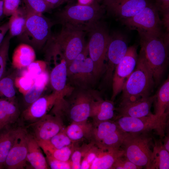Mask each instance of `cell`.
Segmentation results:
<instances>
[{"instance_id": "1", "label": "cell", "mask_w": 169, "mask_h": 169, "mask_svg": "<svg viewBox=\"0 0 169 169\" xmlns=\"http://www.w3.org/2000/svg\"><path fill=\"white\" fill-rule=\"evenodd\" d=\"M100 98L99 93L92 89L74 88L67 95L57 99L52 112L62 120L67 117L71 122L86 121L90 117L92 102Z\"/></svg>"}, {"instance_id": "2", "label": "cell", "mask_w": 169, "mask_h": 169, "mask_svg": "<svg viewBox=\"0 0 169 169\" xmlns=\"http://www.w3.org/2000/svg\"><path fill=\"white\" fill-rule=\"evenodd\" d=\"M139 35L140 51L152 71L156 86L160 83L167 65L169 34L159 36Z\"/></svg>"}, {"instance_id": "3", "label": "cell", "mask_w": 169, "mask_h": 169, "mask_svg": "<svg viewBox=\"0 0 169 169\" xmlns=\"http://www.w3.org/2000/svg\"><path fill=\"white\" fill-rule=\"evenodd\" d=\"M154 86L152 71L140 51L135 68L124 84L120 103L133 102L149 97Z\"/></svg>"}, {"instance_id": "4", "label": "cell", "mask_w": 169, "mask_h": 169, "mask_svg": "<svg viewBox=\"0 0 169 169\" xmlns=\"http://www.w3.org/2000/svg\"><path fill=\"white\" fill-rule=\"evenodd\" d=\"M105 8L96 1L91 5L67 6L57 14L62 27L87 32L100 21Z\"/></svg>"}, {"instance_id": "5", "label": "cell", "mask_w": 169, "mask_h": 169, "mask_svg": "<svg viewBox=\"0 0 169 169\" xmlns=\"http://www.w3.org/2000/svg\"><path fill=\"white\" fill-rule=\"evenodd\" d=\"M85 32L62 27L60 32L52 36L45 47L59 54L69 65L83 50L86 44L84 41Z\"/></svg>"}, {"instance_id": "6", "label": "cell", "mask_w": 169, "mask_h": 169, "mask_svg": "<svg viewBox=\"0 0 169 169\" xmlns=\"http://www.w3.org/2000/svg\"><path fill=\"white\" fill-rule=\"evenodd\" d=\"M149 132L126 133L121 146L129 161L147 169H151L154 144Z\"/></svg>"}, {"instance_id": "7", "label": "cell", "mask_w": 169, "mask_h": 169, "mask_svg": "<svg viewBox=\"0 0 169 169\" xmlns=\"http://www.w3.org/2000/svg\"><path fill=\"white\" fill-rule=\"evenodd\" d=\"M88 33V53L93 63L94 74L97 80L105 70V62L110 34L107 26L101 21L95 24Z\"/></svg>"}, {"instance_id": "8", "label": "cell", "mask_w": 169, "mask_h": 169, "mask_svg": "<svg viewBox=\"0 0 169 169\" xmlns=\"http://www.w3.org/2000/svg\"><path fill=\"white\" fill-rule=\"evenodd\" d=\"M89 54L87 44L82 52L67 66V85L73 88L91 89L97 81L93 73V63Z\"/></svg>"}, {"instance_id": "9", "label": "cell", "mask_w": 169, "mask_h": 169, "mask_svg": "<svg viewBox=\"0 0 169 169\" xmlns=\"http://www.w3.org/2000/svg\"><path fill=\"white\" fill-rule=\"evenodd\" d=\"M28 11L24 30L18 37L23 43L40 49L51 35V28L52 23L42 14Z\"/></svg>"}, {"instance_id": "10", "label": "cell", "mask_w": 169, "mask_h": 169, "mask_svg": "<svg viewBox=\"0 0 169 169\" xmlns=\"http://www.w3.org/2000/svg\"><path fill=\"white\" fill-rule=\"evenodd\" d=\"M130 30L137 31L139 34L162 35V22L158 11L152 1L135 16L120 20Z\"/></svg>"}, {"instance_id": "11", "label": "cell", "mask_w": 169, "mask_h": 169, "mask_svg": "<svg viewBox=\"0 0 169 169\" xmlns=\"http://www.w3.org/2000/svg\"><path fill=\"white\" fill-rule=\"evenodd\" d=\"M91 142L103 149L121 148L126 133L111 120L93 123Z\"/></svg>"}, {"instance_id": "12", "label": "cell", "mask_w": 169, "mask_h": 169, "mask_svg": "<svg viewBox=\"0 0 169 169\" xmlns=\"http://www.w3.org/2000/svg\"><path fill=\"white\" fill-rule=\"evenodd\" d=\"M115 121L120 129L125 133L150 132L154 130L161 138L164 135L166 123L154 114L141 118L117 117Z\"/></svg>"}, {"instance_id": "13", "label": "cell", "mask_w": 169, "mask_h": 169, "mask_svg": "<svg viewBox=\"0 0 169 169\" xmlns=\"http://www.w3.org/2000/svg\"><path fill=\"white\" fill-rule=\"evenodd\" d=\"M128 47L127 39L124 35L118 32L110 34L104 78V81L106 84H112L115 70L125 55Z\"/></svg>"}, {"instance_id": "14", "label": "cell", "mask_w": 169, "mask_h": 169, "mask_svg": "<svg viewBox=\"0 0 169 169\" xmlns=\"http://www.w3.org/2000/svg\"><path fill=\"white\" fill-rule=\"evenodd\" d=\"M137 49V46L135 44L129 46L125 55L115 70L111 84V100L112 101L121 92L125 81L135 68L138 57Z\"/></svg>"}, {"instance_id": "15", "label": "cell", "mask_w": 169, "mask_h": 169, "mask_svg": "<svg viewBox=\"0 0 169 169\" xmlns=\"http://www.w3.org/2000/svg\"><path fill=\"white\" fill-rule=\"evenodd\" d=\"M28 135L25 127L19 125L13 145L6 159L4 168L23 169L26 167L28 162Z\"/></svg>"}, {"instance_id": "16", "label": "cell", "mask_w": 169, "mask_h": 169, "mask_svg": "<svg viewBox=\"0 0 169 169\" xmlns=\"http://www.w3.org/2000/svg\"><path fill=\"white\" fill-rule=\"evenodd\" d=\"M24 126L37 141L48 140L64 128L61 118L47 114L37 121Z\"/></svg>"}, {"instance_id": "17", "label": "cell", "mask_w": 169, "mask_h": 169, "mask_svg": "<svg viewBox=\"0 0 169 169\" xmlns=\"http://www.w3.org/2000/svg\"><path fill=\"white\" fill-rule=\"evenodd\" d=\"M152 0H106L103 6L109 13L119 19L133 17L149 4Z\"/></svg>"}, {"instance_id": "18", "label": "cell", "mask_w": 169, "mask_h": 169, "mask_svg": "<svg viewBox=\"0 0 169 169\" xmlns=\"http://www.w3.org/2000/svg\"><path fill=\"white\" fill-rule=\"evenodd\" d=\"M60 97V95L54 92L50 95L41 96L21 114L19 120L21 125H25L26 126L41 119L47 114L57 99Z\"/></svg>"}, {"instance_id": "19", "label": "cell", "mask_w": 169, "mask_h": 169, "mask_svg": "<svg viewBox=\"0 0 169 169\" xmlns=\"http://www.w3.org/2000/svg\"><path fill=\"white\" fill-rule=\"evenodd\" d=\"M154 97V95L133 102L120 103L118 107L115 109L119 113L117 117L141 118L152 115L151 108Z\"/></svg>"}, {"instance_id": "20", "label": "cell", "mask_w": 169, "mask_h": 169, "mask_svg": "<svg viewBox=\"0 0 169 169\" xmlns=\"http://www.w3.org/2000/svg\"><path fill=\"white\" fill-rule=\"evenodd\" d=\"M53 60L54 66L49 76L52 87L55 92L62 96L70 93L74 89L66 85L67 81V65L65 60L60 57Z\"/></svg>"}, {"instance_id": "21", "label": "cell", "mask_w": 169, "mask_h": 169, "mask_svg": "<svg viewBox=\"0 0 169 169\" xmlns=\"http://www.w3.org/2000/svg\"><path fill=\"white\" fill-rule=\"evenodd\" d=\"M115 109L113 101L100 98L92 102L90 117L93 119V123L111 120L114 116Z\"/></svg>"}, {"instance_id": "22", "label": "cell", "mask_w": 169, "mask_h": 169, "mask_svg": "<svg viewBox=\"0 0 169 169\" xmlns=\"http://www.w3.org/2000/svg\"><path fill=\"white\" fill-rule=\"evenodd\" d=\"M21 114L15 101L0 98V129L15 125L19 121Z\"/></svg>"}, {"instance_id": "23", "label": "cell", "mask_w": 169, "mask_h": 169, "mask_svg": "<svg viewBox=\"0 0 169 169\" xmlns=\"http://www.w3.org/2000/svg\"><path fill=\"white\" fill-rule=\"evenodd\" d=\"M155 114L162 121L166 123L169 114V77L154 95Z\"/></svg>"}, {"instance_id": "24", "label": "cell", "mask_w": 169, "mask_h": 169, "mask_svg": "<svg viewBox=\"0 0 169 169\" xmlns=\"http://www.w3.org/2000/svg\"><path fill=\"white\" fill-rule=\"evenodd\" d=\"M124 150L121 148L109 149L100 148L90 169H111L116 160L124 155Z\"/></svg>"}, {"instance_id": "25", "label": "cell", "mask_w": 169, "mask_h": 169, "mask_svg": "<svg viewBox=\"0 0 169 169\" xmlns=\"http://www.w3.org/2000/svg\"><path fill=\"white\" fill-rule=\"evenodd\" d=\"M41 148L36 140L28 133L27 139L28 162L34 169H48L47 161Z\"/></svg>"}, {"instance_id": "26", "label": "cell", "mask_w": 169, "mask_h": 169, "mask_svg": "<svg viewBox=\"0 0 169 169\" xmlns=\"http://www.w3.org/2000/svg\"><path fill=\"white\" fill-rule=\"evenodd\" d=\"M36 54L33 48L31 46L22 43L14 49L12 57V65L13 67L20 69L27 67L34 61Z\"/></svg>"}, {"instance_id": "27", "label": "cell", "mask_w": 169, "mask_h": 169, "mask_svg": "<svg viewBox=\"0 0 169 169\" xmlns=\"http://www.w3.org/2000/svg\"><path fill=\"white\" fill-rule=\"evenodd\" d=\"M16 124L0 129V169L4 168L5 162L13 145L18 126Z\"/></svg>"}, {"instance_id": "28", "label": "cell", "mask_w": 169, "mask_h": 169, "mask_svg": "<svg viewBox=\"0 0 169 169\" xmlns=\"http://www.w3.org/2000/svg\"><path fill=\"white\" fill-rule=\"evenodd\" d=\"M93 129V124L87 121L81 122H72L64 128L69 137L75 143L84 138L90 139Z\"/></svg>"}, {"instance_id": "29", "label": "cell", "mask_w": 169, "mask_h": 169, "mask_svg": "<svg viewBox=\"0 0 169 169\" xmlns=\"http://www.w3.org/2000/svg\"><path fill=\"white\" fill-rule=\"evenodd\" d=\"M49 79V75L47 71L34 79L33 85L23 95L26 108L41 96Z\"/></svg>"}, {"instance_id": "30", "label": "cell", "mask_w": 169, "mask_h": 169, "mask_svg": "<svg viewBox=\"0 0 169 169\" xmlns=\"http://www.w3.org/2000/svg\"><path fill=\"white\" fill-rule=\"evenodd\" d=\"M28 13L24 6L19 7L10 17L8 21L9 34L12 38L18 36L24 30Z\"/></svg>"}, {"instance_id": "31", "label": "cell", "mask_w": 169, "mask_h": 169, "mask_svg": "<svg viewBox=\"0 0 169 169\" xmlns=\"http://www.w3.org/2000/svg\"><path fill=\"white\" fill-rule=\"evenodd\" d=\"M169 169V152L164 147L161 141L154 144L151 169Z\"/></svg>"}, {"instance_id": "32", "label": "cell", "mask_w": 169, "mask_h": 169, "mask_svg": "<svg viewBox=\"0 0 169 169\" xmlns=\"http://www.w3.org/2000/svg\"><path fill=\"white\" fill-rule=\"evenodd\" d=\"M37 141L46 155L50 156L63 161H69L72 153L76 147L74 144L62 148H55L50 146L44 141Z\"/></svg>"}, {"instance_id": "33", "label": "cell", "mask_w": 169, "mask_h": 169, "mask_svg": "<svg viewBox=\"0 0 169 169\" xmlns=\"http://www.w3.org/2000/svg\"><path fill=\"white\" fill-rule=\"evenodd\" d=\"M15 74L6 75L0 80V98L15 101L16 91L15 85Z\"/></svg>"}, {"instance_id": "34", "label": "cell", "mask_w": 169, "mask_h": 169, "mask_svg": "<svg viewBox=\"0 0 169 169\" xmlns=\"http://www.w3.org/2000/svg\"><path fill=\"white\" fill-rule=\"evenodd\" d=\"M11 38L9 34H8L0 44V80L6 74V67Z\"/></svg>"}, {"instance_id": "35", "label": "cell", "mask_w": 169, "mask_h": 169, "mask_svg": "<svg viewBox=\"0 0 169 169\" xmlns=\"http://www.w3.org/2000/svg\"><path fill=\"white\" fill-rule=\"evenodd\" d=\"M64 128L49 140L44 141L52 147L58 149L74 144L66 134Z\"/></svg>"}, {"instance_id": "36", "label": "cell", "mask_w": 169, "mask_h": 169, "mask_svg": "<svg viewBox=\"0 0 169 169\" xmlns=\"http://www.w3.org/2000/svg\"><path fill=\"white\" fill-rule=\"evenodd\" d=\"M34 79L27 72L23 73L21 76L15 79V85L23 95L30 89L34 83Z\"/></svg>"}, {"instance_id": "37", "label": "cell", "mask_w": 169, "mask_h": 169, "mask_svg": "<svg viewBox=\"0 0 169 169\" xmlns=\"http://www.w3.org/2000/svg\"><path fill=\"white\" fill-rule=\"evenodd\" d=\"M24 6L33 13L42 14L49 11L51 8L44 0H22Z\"/></svg>"}, {"instance_id": "38", "label": "cell", "mask_w": 169, "mask_h": 169, "mask_svg": "<svg viewBox=\"0 0 169 169\" xmlns=\"http://www.w3.org/2000/svg\"><path fill=\"white\" fill-rule=\"evenodd\" d=\"M91 142L79 147H76L72 153L70 160L71 169H80L81 162L83 155L91 145Z\"/></svg>"}, {"instance_id": "39", "label": "cell", "mask_w": 169, "mask_h": 169, "mask_svg": "<svg viewBox=\"0 0 169 169\" xmlns=\"http://www.w3.org/2000/svg\"><path fill=\"white\" fill-rule=\"evenodd\" d=\"M159 13L162 15L163 25L169 28V0H152Z\"/></svg>"}, {"instance_id": "40", "label": "cell", "mask_w": 169, "mask_h": 169, "mask_svg": "<svg viewBox=\"0 0 169 169\" xmlns=\"http://www.w3.org/2000/svg\"><path fill=\"white\" fill-rule=\"evenodd\" d=\"M47 62L44 61H34L27 67V71L34 79L46 71Z\"/></svg>"}, {"instance_id": "41", "label": "cell", "mask_w": 169, "mask_h": 169, "mask_svg": "<svg viewBox=\"0 0 169 169\" xmlns=\"http://www.w3.org/2000/svg\"><path fill=\"white\" fill-rule=\"evenodd\" d=\"M142 168V167L132 162L123 155L116 160L111 169H140Z\"/></svg>"}, {"instance_id": "42", "label": "cell", "mask_w": 169, "mask_h": 169, "mask_svg": "<svg viewBox=\"0 0 169 169\" xmlns=\"http://www.w3.org/2000/svg\"><path fill=\"white\" fill-rule=\"evenodd\" d=\"M47 161L50 168L52 169H71L70 161H63L54 158L52 156L46 155Z\"/></svg>"}, {"instance_id": "43", "label": "cell", "mask_w": 169, "mask_h": 169, "mask_svg": "<svg viewBox=\"0 0 169 169\" xmlns=\"http://www.w3.org/2000/svg\"><path fill=\"white\" fill-rule=\"evenodd\" d=\"M21 0H5L3 13L5 16H11L19 7Z\"/></svg>"}, {"instance_id": "44", "label": "cell", "mask_w": 169, "mask_h": 169, "mask_svg": "<svg viewBox=\"0 0 169 169\" xmlns=\"http://www.w3.org/2000/svg\"><path fill=\"white\" fill-rule=\"evenodd\" d=\"M9 29L8 22L0 25V44L3 41Z\"/></svg>"}, {"instance_id": "45", "label": "cell", "mask_w": 169, "mask_h": 169, "mask_svg": "<svg viewBox=\"0 0 169 169\" xmlns=\"http://www.w3.org/2000/svg\"><path fill=\"white\" fill-rule=\"evenodd\" d=\"M51 9L56 8L62 4L67 0H44Z\"/></svg>"}, {"instance_id": "46", "label": "cell", "mask_w": 169, "mask_h": 169, "mask_svg": "<svg viewBox=\"0 0 169 169\" xmlns=\"http://www.w3.org/2000/svg\"><path fill=\"white\" fill-rule=\"evenodd\" d=\"M96 0H78V4L84 6L90 5L94 3Z\"/></svg>"}, {"instance_id": "47", "label": "cell", "mask_w": 169, "mask_h": 169, "mask_svg": "<svg viewBox=\"0 0 169 169\" xmlns=\"http://www.w3.org/2000/svg\"><path fill=\"white\" fill-rule=\"evenodd\" d=\"M5 0H0V23L5 16L3 13V6Z\"/></svg>"}, {"instance_id": "48", "label": "cell", "mask_w": 169, "mask_h": 169, "mask_svg": "<svg viewBox=\"0 0 169 169\" xmlns=\"http://www.w3.org/2000/svg\"><path fill=\"white\" fill-rule=\"evenodd\" d=\"M163 144V143H162ZM163 145L164 148L169 152V136H166L163 140Z\"/></svg>"}, {"instance_id": "49", "label": "cell", "mask_w": 169, "mask_h": 169, "mask_svg": "<svg viewBox=\"0 0 169 169\" xmlns=\"http://www.w3.org/2000/svg\"><path fill=\"white\" fill-rule=\"evenodd\" d=\"M106 0H96V1L99 3H100L102 2L103 3Z\"/></svg>"}, {"instance_id": "50", "label": "cell", "mask_w": 169, "mask_h": 169, "mask_svg": "<svg viewBox=\"0 0 169 169\" xmlns=\"http://www.w3.org/2000/svg\"><path fill=\"white\" fill-rule=\"evenodd\" d=\"M67 0V2H68V1H69L71 0Z\"/></svg>"}]
</instances>
